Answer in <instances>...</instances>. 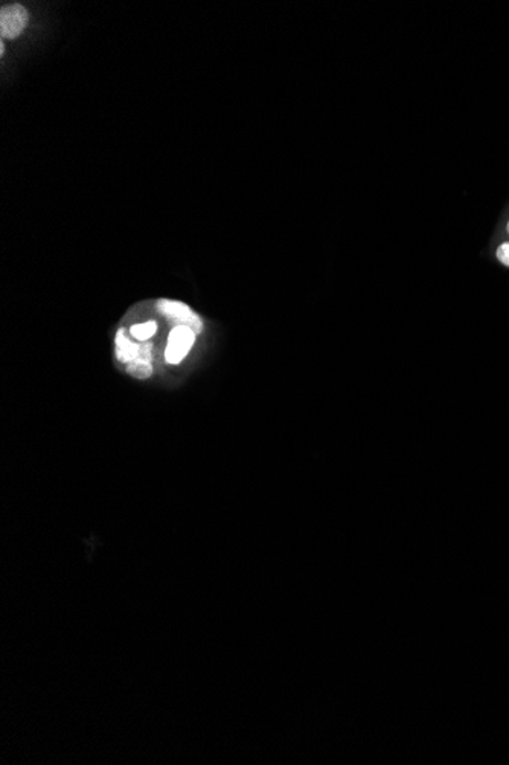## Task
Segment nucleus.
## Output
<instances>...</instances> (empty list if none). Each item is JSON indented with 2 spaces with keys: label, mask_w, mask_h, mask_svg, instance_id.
Segmentation results:
<instances>
[{
  "label": "nucleus",
  "mask_w": 509,
  "mask_h": 765,
  "mask_svg": "<svg viewBox=\"0 0 509 765\" xmlns=\"http://www.w3.org/2000/svg\"><path fill=\"white\" fill-rule=\"evenodd\" d=\"M3 53H5V46H3V42H2V43H0V55H3Z\"/></svg>",
  "instance_id": "1a4fd4ad"
},
{
  "label": "nucleus",
  "mask_w": 509,
  "mask_h": 765,
  "mask_svg": "<svg viewBox=\"0 0 509 765\" xmlns=\"http://www.w3.org/2000/svg\"><path fill=\"white\" fill-rule=\"evenodd\" d=\"M497 259L505 264V266L509 268V241H506V243L500 245L499 249H497Z\"/></svg>",
  "instance_id": "6e6552de"
},
{
  "label": "nucleus",
  "mask_w": 509,
  "mask_h": 765,
  "mask_svg": "<svg viewBox=\"0 0 509 765\" xmlns=\"http://www.w3.org/2000/svg\"><path fill=\"white\" fill-rule=\"evenodd\" d=\"M151 347L153 344L151 342H146L144 341L142 344H139V351H137V356L135 360H139V362H150L151 364ZM133 362V360H131Z\"/></svg>",
  "instance_id": "0eeeda50"
},
{
  "label": "nucleus",
  "mask_w": 509,
  "mask_h": 765,
  "mask_svg": "<svg viewBox=\"0 0 509 765\" xmlns=\"http://www.w3.org/2000/svg\"><path fill=\"white\" fill-rule=\"evenodd\" d=\"M131 335L136 338V340L139 341H146L150 340V338L153 335H156L157 332V322L156 321H148V322H144V324H136L131 327Z\"/></svg>",
  "instance_id": "39448f33"
},
{
  "label": "nucleus",
  "mask_w": 509,
  "mask_h": 765,
  "mask_svg": "<svg viewBox=\"0 0 509 765\" xmlns=\"http://www.w3.org/2000/svg\"><path fill=\"white\" fill-rule=\"evenodd\" d=\"M28 11L21 5L3 6L0 11V34L2 39H17L28 25Z\"/></svg>",
  "instance_id": "7ed1b4c3"
},
{
  "label": "nucleus",
  "mask_w": 509,
  "mask_h": 765,
  "mask_svg": "<svg viewBox=\"0 0 509 765\" xmlns=\"http://www.w3.org/2000/svg\"><path fill=\"white\" fill-rule=\"evenodd\" d=\"M194 330L184 326H177L171 330L168 336V344L165 350V359L168 364H180L188 355L191 347L195 342Z\"/></svg>",
  "instance_id": "f03ea898"
},
{
  "label": "nucleus",
  "mask_w": 509,
  "mask_h": 765,
  "mask_svg": "<svg viewBox=\"0 0 509 765\" xmlns=\"http://www.w3.org/2000/svg\"><path fill=\"white\" fill-rule=\"evenodd\" d=\"M508 232H509V222H508Z\"/></svg>",
  "instance_id": "9d476101"
},
{
  "label": "nucleus",
  "mask_w": 509,
  "mask_h": 765,
  "mask_svg": "<svg viewBox=\"0 0 509 765\" xmlns=\"http://www.w3.org/2000/svg\"><path fill=\"white\" fill-rule=\"evenodd\" d=\"M157 311L165 316L166 320L173 321V324L184 326L194 330V333L198 335L203 330V322L193 308L186 306L180 301L174 299H159L157 301Z\"/></svg>",
  "instance_id": "f257e3e1"
},
{
  "label": "nucleus",
  "mask_w": 509,
  "mask_h": 765,
  "mask_svg": "<svg viewBox=\"0 0 509 765\" xmlns=\"http://www.w3.org/2000/svg\"><path fill=\"white\" fill-rule=\"evenodd\" d=\"M139 351V344L131 342L127 336H125L124 329L116 333V356L121 362L128 364L131 360H135Z\"/></svg>",
  "instance_id": "20e7f679"
},
{
  "label": "nucleus",
  "mask_w": 509,
  "mask_h": 765,
  "mask_svg": "<svg viewBox=\"0 0 509 765\" xmlns=\"http://www.w3.org/2000/svg\"><path fill=\"white\" fill-rule=\"evenodd\" d=\"M127 373L136 379H148L153 374V367L150 362L133 360V362L127 364Z\"/></svg>",
  "instance_id": "423d86ee"
}]
</instances>
